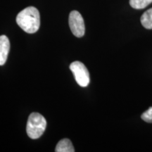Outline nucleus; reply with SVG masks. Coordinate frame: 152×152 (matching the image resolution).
Here are the masks:
<instances>
[{"label":"nucleus","instance_id":"6","mask_svg":"<svg viewBox=\"0 0 152 152\" xmlns=\"http://www.w3.org/2000/svg\"><path fill=\"white\" fill-rule=\"evenodd\" d=\"M56 152H74L75 149H74L73 144L71 142V140H68L67 138L63 139L60 140L57 144L56 149Z\"/></svg>","mask_w":152,"mask_h":152},{"label":"nucleus","instance_id":"7","mask_svg":"<svg viewBox=\"0 0 152 152\" xmlns=\"http://www.w3.org/2000/svg\"><path fill=\"white\" fill-rule=\"evenodd\" d=\"M140 20L146 29H152V8L148 9L142 14Z\"/></svg>","mask_w":152,"mask_h":152},{"label":"nucleus","instance_id":"8","mask_svg":"<svg viewBox=\"0 0 152 152\" xmlns=\"http://www.w3.org/2000/svg\"><path fill=\"white\" fill-rule=\"evenodd\" d=\"M152 3V0H130V4L133 9H142Z\"/></svg>","mask_w":152,"mask_h":152},{"label":"nucleus","instance_id":"5","mask_svg":"<svg viewBox=\"0 0 152 152\" xmlns=\"http://www.w3.org/2000/svg\"><path fill=\"white\" fill-rule=\"evenodd\" d=\"M10 50V42L6 35L0 36V66L4 65Z\"/></svg>","mask_w":152,"mask_h":152},{"label":"nucleus","instance_id":"9","mask_svg":"<svg viewBox=\"0 0 152 152\" xmlns=\"http://www.w3.org/2000/svg\"><path fill=\"white\" fill-rule=\"evenodd\" d=\"M142 119L147 123H152V106L142 114Z\"/></svg>","mask_w":152,"mask_h":152},{"label":"nucleus","instance_id":"3","mask_svg":"<svg viewBox=\"0 0 152 152\" xmlns=\"http://www.w3.org/2000/svg\"><path fill=\"white\" fill-rule=\"evenodd\" d=\"M76 82L80 87H85L90 84V73L84 64L80 61H74L70 65Z\"/></svg>","mask_w":152,"mask_h":152},{"label":"nucleus","instance_id":"2","mask_svg":"<svg viewBox=\"0 0 152 152\" xmlns=\"http://www.w3.org/2000/svg\"><path fill=\"white\" fill-rule=\"evenodd\" d=\"M47 127V121L43 115L38 113H32L28 118L26 132L30 138H39L42 135Z\"/></svg>","mask_w":152,"mask_h":152},{"label":"nucleus","instance_id":"1","mask_svg":"<svg viewBox=\"0 0 152 152\" xmlns=\"http://www.w3.org/2000/svg\"><path fill=\"white\" fill-rule=\"evenodd\" d=\"M18 26L27 33H35L40 26L39 11L34 7H29L20 11L16 16Z\"/></svg>","mask_w":152,"mask_h":152},{"label":"nucleus","instance_id":"4","mask_svg":"<svg viewBox=\"0 0 152 152\" xmlns=\"http://www.w3.org/2000/svg\"><path fill=\"white\" fill-rule=\"evenodd\" d=\"M68 22L71 32L75 37H82L84 36L85 32L84 20L78 11H73L70 13Z\"/></svg>","mask_w":152,"mask_h":152}]
</instances>
